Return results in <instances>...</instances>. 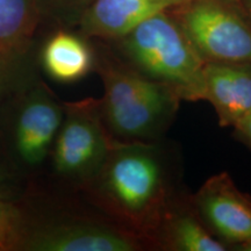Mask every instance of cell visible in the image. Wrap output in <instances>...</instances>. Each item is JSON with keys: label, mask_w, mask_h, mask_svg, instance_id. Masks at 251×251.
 <instances>
[{"label": "cell", "mask_w": 251, "mask_h": 251, "mask_svg": "<svg viewBox=\"0 0 251 251\" xmlns=\"http://www.w3.org/2000/svg\"><path fill=\"white\" fill-rule=\"evenodd\" d=\"M40 18L37 0H0V58L23 62Z\"/></svg>", "instance_id": "13"}, {"label": "cell", "mask_w": 251, "mask_h": 251, "mask_svg": "<svg viewBox=\"0 0 251 251\" xmlns=\"http://www.w3.org/2000/svg\"><path fill=\"white\" fill-rule=\"evenodd\" d=\"M187 0H93L78 21L83 35L118 40L147 19Z\"/></svg>", "instance_id": "9"}, {"label": "cell", "mask_w": 251, "mask_h": 251, "mask_svg": "<svg viewBox=\"0 0 251 251\" xmlns=\"http://www.w3.org/2000/svg\"><path fill=\"white\" fill-rule=\"evenodd\" d=\"M19 237V215L8 203L0 200V250L15 246Z\"/></svg>", "instance_id": "15"}, {"label": "cell", "mask_w": 251, "mask_h": 251, "mask_svg": "<svg viewBox=\"0 0 251 251\" xmlns=\"http://www.w3.org/2000/svg\"><path fill=\"white\" fill-rule=\"evenodd\" d=\"M93 0H37L41 17H49L63 24H78Z\"/></svg>", "instance_id": "14"}, {"label": "cell", "mask_w": 251, "mask_h": 251, "mask_svg": "<svg viewBox=\"0 0 251 251\" xmlns=\"http://www.w3.org/2000/svg\"><path fill=\"white\" fill-rule=\"evenodd\" d=\"M190 201L207 228L227 246L251 241V196L236 186L228 172L208 178Z\"/></svg>", "instance_id": "7"}, {"label": "cell", "mask_w": 251, "mask_h": 251, "mask_svg": "<svg viewBox=\"0 0 251 251\" xmlns=\"http://www.w3.org/2000/svg\"><path fill=\"white\" fill-rule=\"evenodd\" d=\"M158 141L118 140L89 185L108 218L153 248L159 224L177 194Z\"/></svg>", "instance_id": "1"}, {"label": "cell", "mask_w": 251, "mask_h": 251, "mask_svg": "<svg viewBox=\"0 0 251 251\" xmlns=\"http://www.w3.org/2000/svg\"><path fill=\"white\" fill-rule=\"evenodd\" d=\"M236 249L237 250H242V251H251V241H250V242L241 244V246H237Z\"/></svg>", "instance_id": "19"}, {"label": "cell", "mask_w": 251, "mask_h": 251, "mask_svg": "<svg viewBox=\"0 0 251 251\" xmlns=\"http://www.w3.org/2000/svg\"><path fill=\"white\" fill-rule=\"evenodd\" d=\"M153 248L168 251H225L228 246L207 228L190 197L175 198L153 237Z\"/></svg>", "instance_id": "11"}, {"label": "cell", "mask_w": 251, "mask_h": 251, "mask_svg": "<svg viewBox=\"0 0 251 251\" xmlns=\"http://www.w3.org/2000/svg\"><path fill=\"white\" fill-rule=\"evenodd\" d=\"M176 20L206 62L251 64V24L228 0H187Z\"/></svg>", "instance_id": "5"}, {"label": "cell", "mask_w": 251, "mask_h": 251, "mask_svg": "<svg viewBox=\"0 0 251 251\" xmlns=\"http://www.w3.org/2000/svg\"><path fill=\"white\" fill-rule=\"evenodd\" d=\"M94 69L103 84L102 119L115 139L159 141L179 109L180 98L164 84L143 76L121 57L102 56Z\"/></svg>", "instance_id": "2"}, {"label": "cell", "mask_w": 251, "mask_h": 251, "mask_svg": "<svg viewBox=\"0 0 251 251\" xmlns=\"http://www.w3.org/2000/svg\"><path fill=\"white\" fill-rule=\"evenodd\" d=\"M233 128L235 137L251 149V109L233 126Z\"/></svg>", "instance_id": "17"}, {"label": "cell", "mask_w": 251, "mask_h": 251, "mask_svg": "<svg viewBox=\"0 0 251 251\" xmlns=\"http://www.w3.org/2000/svg\"><path fill=\"white\" fill-rule=\"evenodd\" d=\"M33 251H141L150 247L111 219H61L40 226L25 238Z\"/></svg>", "instance_id": "6"}, {"label": "cell", "mask_w": 251, "mask_h": 251, "mask_svg": "<svg viewBox=\"0 0 251 251\" xmlns=\"http://www.w3.org/2000/svg\"><path fill=\"white\" fill-rule=\"evenodd\" d=\"M118 140L103 122L100 99L64 103V118L52 146L55 171L72 181L90 183Z\"/></svg>", "instance_id": "4"}, {"label": "cell", "mask_w": 251, "mask_h": 251, "mask_svg": "<svg viewBox=\"0 0 251 251\" xmlns=\"http://www.w3.org/2000/svg\"><path fill=\"white\" fill-rule=\"evenodd\" d=\"M205 100L212 103L221 127H233L251 109V64L205 65Z\"/></svg>", "instance_id": "10"}, {"label": "cell", "mask_w": 251, "mask_h": 251, "mask_svg": "<svg viewBox=\"0 0 251 251\" xmlns=\"http://www.w3.org/2000/svg\"><path fill=\"white\" fill-rule=\"evenodd\" d=\"M41 62L52 79L74 83L83 79L93 70L96 57L80 36L69 31H57L43 47Z\"/></svg>", "instance_id": "12"}, {"label": "cell", "mask_w": 251, "mask_h": 251, "mask_svg": "<svg viewBox=\"0 0 251 251\" xmlns=\"http://www.w3.org/2000/svg\"><path fill=\"white\" fill-rule=\"evenodd\" d=\"M64 118V103L43 84L24 100L15 122V148L28 165L41 164L54 146Z\"/></svg>", "instance_id": "8"}, {"label": "cell", "mask_w": 251, "mask_h": 251, "mask_svg": "<svg viewBox=\"0 0 251 251\" xmlns=\"http://www.w3.org/2000/svg\"><path fill=\"white\" fill-rule=\"evenodd\" d=\"M21 62H13L0 58V94L4 92L14 78L15 72L20 68Z\"/></svg>", "instance_id": "16"}, {"label": "cell", "mask_w": 251, "mask_h": 251, "mask_svg": "<svg viewBox=\"0 0 251 251\" xmlns=\"http://www.w3.org/2000/svg\"><path fill=\"white\" fill-rule=\"evenodd\" d=\"M166 12L147 19L118 39L121 58L143 76L170 87L180 100H205L207 62Z\"/></svg>", "instance_id": "3"}, {"label": "cell", "mask_w": 251, "mask_h": 251, "mask_svg": "<svg viewBox=\"0 0 251 251\" xmlns=\"http://www.w3.org/2000/svg\"><path fill=\"white\" fill-rule=\"evenodd\" d=\"M241 2H242L243 7L246 9L247 13L251 17V0H241Z\"/></svg>", "instance_id": "18"}]
</instances>
